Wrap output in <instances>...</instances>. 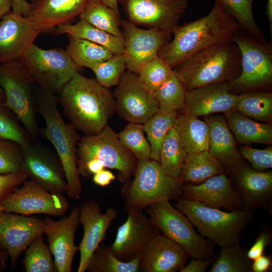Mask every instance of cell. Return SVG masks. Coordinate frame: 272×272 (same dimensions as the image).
<instances>
[{"mask_svg": "<svg viewBox=\"0 0 272 272\" xmlns=\"http://www.w3.org/2000/svg\"><path fill=\"white\" fill-rule=\"evenodd\" d=\"M240 29L221 1L215 0L208 15L176 26L172 31V40L161 47L157 56L174 69L199 51L232 40Z\"/></svg>", "mask_w": 272, "mask_h": 272, "instance_id": "1", "label": "cell"}, {"mask_svg": "<svg viewBox=\"0 0 272 272\" xmlns=\"http://www.w3.org/2000/svg\"><path fill=\"white\" fill-rule=\"evenodd\" d=\"M58 94L63 113L70 123L86 135L100 133L115 112L113 93L96 79L79 72Z\"/></svg>", "mask_w": 272, "mask_h": 272, "instance_id": "2", "label": "cell"}, {"mask_svg": "<svg viewBox=\"0 0 272 272\" xmlns=\"http://www.w3.org/2000/svg\"><path fill=\"white\" fill-rule=\"evenodd\" d=\"M37 111L43 118L45 126L40 134L54 146L63 167L70 198H79L82 183L77 165V148L80 137L77 130L62 118L56 106L55 94L40 87L35 90Z\"/></svg>", "mask_w": 272, "mask_h": 272, "instance_id": "3", "label": "cell"}, {"mask_svg": "<svg viewBox=\"0 0 272 272\" xmlns=\"http://www.w3.org/2000/svg\"><path fill=\"white\" fill-rule=\"evenodd\" d=\"M241 54L232 40L199 51L173 69L186 91L230 82L241 72Z\"/></svg>", "mask_w": 272, "mask_h": 272, "instance_id": "4", "label": "cell"}, {"mask_svg": "<svg viewBox=\"0 0 272 272\" xmlns=\"http://www.w3.org/2000/svg\"><path fill=\"white\" fill-rule=\"evenodd\" d=\"M175 200L174 207L188 219L200 235L221 248L239 243L252 218L250 210L225 212L181 197Z\"/></svg>", "mask_w": 272, "mask_h": 272, "instance_id": "5", "label": "cell"}, {"mask_svg": "<svg viewBox=\"0 0 272 272\" xmlns=\"http://www.w3.org/2000/svg\"><path fill=\"white\" fill-rule=\"evenodd\" d=\"M133 176L120 189L124 210H143L151 204L181 197L184 184L168 174L159 162L151 159L138 162Z\"/></svg>", "mask_w": 272, "mask_h": 272, "instance_id": "6", "label": "cell"}, {"mask_svg": "<svg viewBox=\"0 0 272 272\" xmlns=\"http://www.w3.org/2000/svg\"><path fill=\"white\" fill-rule=\"evenodd\" d=\"M232 40L241 54V72L229 83L230 92L238 95L253 91H271L272 43L260 40L240 29Z\"/></svg>", "mask_w": 272, "mask_h": 272, "instance_id": "7", "label": "cell"}, {"mask_svg": "<svg viewBox=\"0 0 272 272\" xmlns=\"http://www.w3.org/2000/svg\"><path fill=\"white\" fill-rule=\"evenodd\" d=\"M34 81L20 59L0 63V87L4 103L16 115L32 139L40 134Z\"/></svg>", "mask_w": 272, "mask_h": 272, "instance_id": "8", "label": "cell"}, {"mask_svg": "<svg viewBox=\"0 0 272 272\" xmlns=\"http://www.w3.org/2000/svg\"><path fill=\"white\" fill-rule=\"evenodd\" d=\"M78 171L91 160L105 168L116 170L118 180L125 183L135 171L138 161L120 142L117 133L108 124L99 133L80 138L77 148Z\"/></svg>", "mask_w": 272, "mask_h": 272, "instance_id": "9", "label": "cell"}, {"mask_svg": "<svg viewBox=\"0 0 272 272\" xmlns=\"http://www.w3.org/2000/svg\"><path fill=\"white\" fill-rule=\"evenodd\" d=\"M149 217L163 236L183 248L191 258L210 259L214 254L212 243L194 230L188 219L164 200L147 207Z\"/></svg>", "mask_w": 272, "mask_h": 272, "instance_id": "10", "label": "cell"}, {"mask_svg": "<svg viewBox=\"0 0 272 272\" xmlns=\"http://www.w3.org/2000/svg\"><path fill=\"white\" fill-rule=\"evenodd\" d=\"M20 60L34 82L54 94H58L79 70L66 51L59 47L44 49L34 43Z\"/></svg>", "mask_w": 272, "mask_h": 272, "instance_id": "11", "label": "cell"}, {"mask_svg": "<svg viewBox=\"0 0 272 272\" xmlns=\"http://www.w3.org/2000/svg\"><path fill=\"white\" fill-rule=\"evenodd\" d=\"M22 147L21 171L51 193L65 192L67 183L65 173L56 152L36 139L32 138Z\"/></svg>", "mask_w": 272, "mask_h": 272, "instance_id": "12", "label": "cell"}, {"mask_svg": "<svg viewBox=\"0 0 272 272\" xmlns=\"http://www.w3.org/2000/svg\"><path fill=\"white\" fill-rule=\"evenodd\" d=\"M113 95L115 111L130 123L144 124L159 110L154 92L140 80L138 75L125 71Z\"/></svg>", "mask_w": 272, "mask_h": 272, "instance_id": "13", "label": "cell"}, {"mask_svg": "<svg viewBox=\"0 0 272 272\" xmlns=\"http://www.w3.org/2000/svg\"><path fill=\"white\" fill-rule=\"evenodd\" d=\"M120 26L126 68L137 75L157 56L161 47L170 41L172 35L171 32L160 28H141L127 19L120 20Z\"/></svg>", "mask_w": 272, "mask_h": 272, "instance_id": "14", "label": "cell"}, {"mask_svg": "<svg viewBox=\"0 0 272 272\" xmlns=\"http://www.w3.org/2000/svg\"><path fill=\"white\" fill-rule=\"evenodd\" d=\"M127 20L138 27L172 32L185 14L190 0H118Z\"/></svg>", "mask_w": 272, "mask_h": 272, "instance_id": "15", "label": "cell"}, {"mask_svg": "<svg viewBox=\"0 0 272 272\" xmlns=\"http://www.w3.org/2000/svg\"><path fill=\"white\" fill-rule=\"evenodd\" d=\"M22 185L1 200L4 213L62 216L67 211L69 204L61 193H51L31 179Z\"/></svg>", "mask_w": 272, "mask_h": 272, "instance_id": "16", "label": "cell"}, {"mask_svg": "<svg viewBox=\"0 0 272 272\" xmlns=\"http://www.w3.org/2000/svg\"><path fill=\"white\" fill-rule=\"evenodd\" d=\"M124 211L127 219L118 228L110 247L118 259L127 262L139 256L144 248L161 232L143 210L129 209Z\"/></svg>", "mask_w": 272, "mask_h": 272, "instance_id": "17", "label": "cell"}, {"mask_svg": "<svg viewBox=\"0 0 272 272\" xmlns=\"http://www.w3.org/2000/svg\"><path fill=\"white\" fill-rule=\"evenodd\" d=\"M118 215L114 207L102 213L99 203L95 200L84 202L80 210L79 221L83 225V236L79 245L80 253L78 272L86 271L93 252L105 239L106 234Z\"/></svg>", "mask_w": 272, "mask_h": 272, "instance_id": "18", "label": "cell"}, {"mask_svg": "<svg viewBox=\"0 0 272 272\" xmlns=\"http://www.w3.org/2000/svg\"><path fill=\"white\" fill-rule=\"evenodd\" d=\"M79 216L80 209L75 206L68 217L58 221L48 217L44 220V234L57 272L72 271L73 259L79 250V246L75 244V237L80 223Z\"/></svg>", "mask_w": 272, "mask_h": 272, "instance_id": "19", "label": "cell"}, {"mask_svg": "<svg viewBox=\"0 0 272 272\" xmlns=\"http://www.w3.org/2000/svg\"><path fill=\"white\" fill-rule=\"evenodd\" d=\"M45 222L36 217L4 213L0 216V245L14 269L21 254L38 236L44 234Z\"/></svg>", "mask_w": 272, "mask_h": 272, "instance_id": "20", "label": "cell"}, {"mask_svg": "<svg viewBox=\"0 0 272 272\" xmlns=\"http://www.w3.org/2000/svg\"><path fill=\"white\" fill-rule=\"evenodd\" d=\"M181 197L229 211L243 209L242 198L227 173L212 176L198 185L184 184Z\"/></svg>", "mask_w": 272, "mask_h": 272, "instance_id": "21", "label": "cell"}, {"mask_svg": "<svg viewBox=\"0 0 272 272\" xmlns=\"http://www.w3.org/2000/svg\"><path fill=\"white\" fill-rule=\"evenodd\" d=\"M40 33L31 20L12 11L0 20V63L19 60Z\"/></svg>", "mask_w": 272, "mask_h": 272, "instance_id": "22", "label": "cell"}, {"mask_svg": "<svg viewBox=\"0 0 272 272\" xmlns=\"http://www.w3.org/2000/svg\"><path fill=\"white\" fill-rule=\"evenodd\" d=\"M190 257L183 248L161 233L142 251L140 255V271H179Z\"/></svg>", "mask_w": 272, "mask_h": 272, "instance_id": "23", "label": "cell"}, {"mask_svg": "<svg viewBox=\"0 0 272 272\" xmlns=\"http://www.w3.org/2000/svg\"><path fill=\"white\" fill-rule=\"evenodd\" d=\"M229 83H220L186 91L184 106L178 112L199 117L224 113L234 109L237 95L230 92Z\"/></svg>", "mask_w": 272, "mask_h": 272, "instance_id": "24", "label": "cell"}, {"mask_svg": "<svg viewBox=\"0 0 272 272\" xmlns=\"http://www.w3.org/2000/svg\"><path fill=\"white\" fill-rule=\"evenodd\" d=\"M90 0H33L28 18L41 32H50L79 17Z\"/></svg>", "mask_w": 272, "mask_h": 272, "instance_id": "25", "label": "cell"}, {"mask_svg": "<svg viewBox=\"0 0 272 272\" xmlns=\"http://www.w3.org/2000/svg\"><path fill=\"white\" fill-rule=\"evenodd\" d=\"M236 190L243 202V209L262 207L269 201L272 193V172L252 169L242 163L230 172Z\"/></svg>", "mask_w": 272, "mask_h": 272, "instance_id": "26", "label": "cell"}, {"mask_svg": "<svg viewBox=\"0 0 272 272\" xmlns=\"http://www.w3.org/2000/svg\"><path fill=\"white\" fill-rule=\"evenodd\" d=\"M209 128V152L230 172L242 163V156L224 116H203Z\"/></svg>", "mask_w": 272, "mask_h": 272, "instance_id": "27", "label": "cell"}, {"mask_svg": "<svg viewBox=\"0 0 272 272\" xmlns=\"http://www.w3.org/2000/svg\"><path fill=\"white\" fill-rule=\"evenodd\" d=\"M228 126L236 141L242 144H272V125L256 121L233 109L224 113Z\"/></svg>", "mask_w": 272, "mask_h": 272, "instance_id": "28", "label": "cell"}, {"mask_svg": "<svg viewBox=\"0 0 272 272\" xmlns=\"http://www.w3.org/2000/svg\"><path fill=\"white\" fill-rule=\"evenodd\" d=\"M173 126L187 153L208 151L209 128L204 120L192 115L178 113Z\"/></svg>", "mask_w": 272, "mask_h": 272, "instance_id": "29", "label": "cell"}, {"mask_svg": "<svg viewBox=\"0 0 272 272\" xmlns=\"http://www.w3.org/2000/svg\"><path fill=\"white\" fill-rule=\"evenodd\" d=\"M223 164L208 151L188 153L179 180L183 183L202 182L216 175L227 173Z\"/></svg>", "mask_w": 272, "mask_h": 272, "instance_id": "30", "label": "cell"}, {"mask_svg": "<svg viewBox=\"0 0 272 272\" xmlns=\"http://www.w3.org/2000/svg\"><path fill=\"white\" fill-rule=\"evenodd\" d=\"M53 32L56 35L65 34L97 43L108 48L114 54H122L123 52L122 37L111 34L82 19L75 24L58 26Z\"/></svg>", "mask_w": 272, "mask_h": 272, "instance_id": "31", "label": "cell"}, {"mask_svg": "<svg viewBox=\"0 0 272 272\" xmlns=\"http://www.w3.org/2000/svg\"><path fill=\"white\" fill-rule=\"evenodd\" d=\"M234 109L256 121L270 123L272 93L271 91H259L238 94Z\"/></svg>", "mask_w": 272, "mask_h": 272, "instance_id": "32", "label": "cell"}, {"mask_svg": "<svg viewBox=\"0 0 272 272\" xmlns=\"http://www.w3.org/2000/svg\"><path fill=\"white\" fill-rule=\"evenodd\" d=\"M67 36L69 44L65 51L79 69H90L114 54L109 49L101 45L69 35Z\"/></svg>", "mask_w": 272, "mask_h": 272, "instance_id": "33", "label": "cell"}, {"mask_svg": "<svg viewBox=\"0 0 272 272\" xmlns=\"http://www.w3.org/2000/svg\"><path fill=\"white\" fill-rule=\"evenodd\" d=\"M79 17L106 32L122 37L120 15L101 0H90Z\"/></svg>", "mask_w": 272, "mask_h": 272, "instance_id": "34", "label": "cell"}, {"mask_svg": "<svg viewBox=\"0 0 272 272\" xmlns=\"http://www.w3.org/2000/svg\"><path fill=\"white\" fill-rule=\"evenodd\" d=\"M140 256L129 261L118 259L110 245L101 242L93 252L86 271L89 272H139Z\"/></svg>", "mask_w": 272, "mask_h": 272, "instance_id": "35", "label": "cell"}, {"mask_svg": "<svg viewBox=\"0 0 272 272\" xmlns=\"http://www.w3.org/2000/svg\"><path fill=\"white\" fill-rule=\"evenodd\" d=\"M178 114V111L159 110L143 124L144 132L151 146V159L159 162L162 144L169 130L173 127Z\"/></svg>", "mask_w": 272, "mask_h": 272, "instance_id": "36", "label": "cell"}, {"mask_svg": "<svg viewBox=\"0 0 272 272\" xmlns=\"http://www.w3.org/2000/svg\"><path fill=\"white\" fill-rule=\"evenodd\" d=\"M187 154L173 126L168 131L161 147L159 163L161 167L168 174L179 179Z\"/></svg>", "mask_w": 272, "mask_h": 272, "instance_id": "37", "label": "cell"}, {"mask_svg": "<svg viewBox=\"0 0 272 272\" xmlns=\"http://www.w3.org/2000/svg\"><path fill=\"white\" fill-rule=\"evenodd\" d=\"M154 93L160 111L178 112L184 106L186 90L173 70L170 77Z\"/></svg>", "mask_w": 272, "mask_h": 272, "instance_id": "38", "label": "cell"}, {"mask_svg": "<svg viewBox=\"0 0 272 272\" xmlns=\"http://www.w3.org/2000/svg\"><path fill=\"white\" fill-rule=\"evenodd\" d=\"M239 243L221 248L210 272H251L252 261Z\"/></svg>", "mask_w": 272, "mask_h": 272, "instance_id": "39", "label": "cell"}, {"mask_svg": "<svg viewBox=\"0 0 272 272\" xmlns=\"http://www.w3.org/2000/svg\"><path fill=\"white\" fill-rule=\"evenodd\" d=\"M241 29L262 41H266L262 30L257 24L253 13V3L259 0H221Z\"/></svg>", "mask_w": 272, "mask_h": 272, "instance_id": "40", "label": "cell"}, {"mask_svg": "<svg viewBox=\"0 0 272 272\" xmlns=\"http://www.w3.org/2000/svg\"><path fill=\"white\" fill-rule=\"evenodd\" d=\"M51 255L48 245L40 235L27 248L23 266L27 272H57Z\"/></svg>", "mask_w": 272, "mask_h": 272, "instance_id": "41", "label": "cell"}, {"mask_svg": "<svg viewBox=\"0 0 272 272\" xmlns=\"http://www.w3.org/2000/svg\"><path fill=\"white\" fill-rule=\"evenodd\" d=\"M144 132L143 124L129 122L117 133L121 144L134 155L138 162L150 159L151 146Z\"/></svg>", "mask_w": 272, "mask_h": 272, "instance_id": "42", "label": "cell"}, {"mask_svg": "<svg viewBox=\"0 0 272 272\" xmlns=\"http://www.w3.org/2000/svg\"><path fill=\"white\" fill-rule=\"evenodd\" d=\"M126 62L122 54H114L107 60L92 66L96 81L102 86L109 88L116 86L125 72Z\"/></svg>", "mask_w": 272, "mask_h": 272, "instance_id": "43", "label": "cell"}, {"mask_svg": "<svg viewBox=\"0 0 272 272\" xmlns=\"http://www.w3.org/2000/svg\"><path fill=\"white\" fill-rule=\"evenodd\" d=\"M0 137L12 140L22 147L32 139L19 122L15 114L4 103L0 102Z\"/></svg>", "mask_w": 272, "mask_h": 272, "instance_id": "44", "label": "cell"}, {"mask_svg": "<svg viewBox=\"0 0 272 272\" xmlns=\"http://www.w3.org/2000/svg\"><path fill=\"white\" fill-rule=\"evenodd\" d=\"M172 72L170 65L157 56L145 64L138 76L142 83L154 92Z\"/></svg>", "mask_w": 272, "mask_h": 272, "instance_id": "45", "label": "cell"}, {"mask_svg": "<svg viewBox=\"0 0 272 272\" xmlns=\"http://www.w3.org/2000/svg\"><path fill=\"white\" fill-rule=\"evenodd\" d=\"M22 157L21 145L0 137V173L21 171Z\"/></svg>", "mask_w": 272, "mask_h": 272, "instance_id": "46", "label": "cell"}, {"mask_svg": "<svg viewBox=\"0 0 272 272\" xmlns=\"http://www.w3.org/2000/svg\"><path fill=\"white\" fill-rule=\"evenodd\" d=\"M239 150L242 157L246 159L251 163L253 169L264 171L271 168V147L260 150L246 146H240Z\"/></svg>", "mask_w": 272, "mask_h": 272, "instance_id": "47", "label": "cell"}, {"mask_svg": "<svg viewBox=\"0 0 272 272\" xmlns=\"http://www.w3.org/2000/svg\"><path fill=\"white\" fill-rule=\"evenodd\" d=\"M28 177L27 175L21 171L0 173V200L22 185Z\"/></svg>", "mask_w": 272, "mask_h": 272, "instance_id": "48", "label": "cell"}, {"mask_svg": "<svg viewBox=\"0 0 272 272\" xmlns=\"http://www.w3.org/2000/svg\"><path fill=\"white\" fill-rule=\"evenodd\" d=\"M271 240V234L267 230H263L260 232L256 239L247 251V256L251 260H253L263 254L266 247L269 245Z\"/></svg>", "mask_w": 272, "mask_h": 272, "instance_id": "49", "label": "cell"}, {"mask_svg": "<svg viewBox=\"0 0 272 272\" xmlns=\"http://www.w3.org/2000/svg\"><path fill=\"white\" fill-rule=\"evenodd\" d=\"M213 258L196 259L192 258L188 264L183 266L179 272H203L206 270Z\"/></svg>", "mask_w": 272, "mask_h": 272, "instance_id": "50", "label": "cell"}, {"mask_svg": "<svg viewBox=\"0 0 272 272\" xmlns=\"http://www.w3.org/2000/svg\"><path fill=\"white\" fill-rule=\"evenodd\" d=\"M115 178V176L111 171L105 169L93 175L94 183L101 187L108 186Z\"/></svg>", "mask_w": 272, "mask_h": 272, "instance_id": "51", "label": "cell"}, {"mask_svg": "<svg viewBox=\"0 0 272 272\" xmlns=\"http://www.w3.org/2000/svg\"><path fill=\"white\" fill-rule=\"evenodd\" d=\"M253 261L251 264L253 272H266L271 267V259L269 256L262 254Z\"/></svg>", "mask_w": 272, "mask_h": 272, "instance_id": "52", "label": "cell"}, {"mask_svg": "<svg viewBox=\"0 0 272 272\" xmlns=\"http://www.w3.org/2000/svg\"><path fill=\"white\" fill-rule=\"evenodd\" d=\"M31 7V3L26 0H13L12 11L16 14H20L28 17Z\"/></svg>", "mask_w": 272, "mask_h": 272, "instance_id": "53", "label": "cell"}, {"mask_svg": "<svg viewBox=\"0 0 272 272\" xmlns=\"http://www.w3.org/2000/svg\"><path fill=\"white\" fill-rule=\"evenodd\" d=\"M13 0H0V20L12 9Z\"/></svg>", "mask_w": 272, "mask_h": 272, "instance_id": "54", "label": "cell"}, {"mask_svg": "<svg viewBox=\"0 0 272 272\" xmlns=\"http://www.w3.org/2000/svg\"><path fill=\"white\" fill-rule=\"evenodd\" d=\"M9 257L7 251L0 245V272L5 270L6 261Z\"/></svg>", "mask_w": 272, "mask_h": 272, "instance_id": "55", "label": "cell"}, {"mask_svg": "<svg viewBox=\"0 0 272 272\" xmlns=\"http://www.w3.org/2000/svg\"><path fill=\"white\" fill-rule=\"evenodd\" d=\"M104 4L108 7L114 10L116 12L120 15L118 8V0H101Z\"/></svg>", "mask_w": 272, "mask_h": 272, "instance_id": "56", "label": "cell"}, {"mask_svg": "<svg viewBox=\"0 0 272 272\" xmlns=\"http://www.w3.org/2000/svg\"><path fill=\"white\" fill-rule=\"evenodd\" d=\"M6 100V96L4 92V91L0 87V102L5 103Z\"/></svg>", "mask_w": 272, "mask_h": 272, "instance_id": "57", "label": "cell"}, {"mask_svg": "<svg viewBox=\"0 0 272 272\" xmlns=\"http://www.w3.org/2000/svg\"><path fill=\"white\" fill-rule=\"evenodd\" d=\"M4 213L3 211V206L1 203V201L0 200V216Z\"/></svg>", "mask_w": 272, "mask_h": 272, "instance_id": "58", "label": "cell"}]
</instances>
